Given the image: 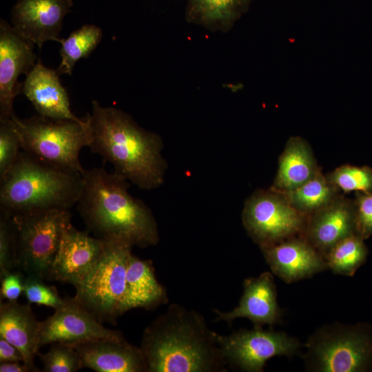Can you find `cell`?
Instances as JSON below:
<instances>
[{"mask_svg":"<svg viewBox=\"0 0 372 372\" xmlns=\"http://www.w3.org/2000/svg\"><path fill=\"white\" fill-rule=\"evenodd\" d=\"M25 276L22 271H11L3 276L1 279V300H17L23 293Z\"/></svg>","mask_w":372,"mask_h":372,"instance_id":"d6a6232c","label":"cell"},{"mask_svg":"<svg viewBox=\"0 0 372 372\" xmlns=\"http://www.w3.org/2000/svg\"><path fill=\"white\" fill-rule=\"evenodd\" d=\"M319 170L308 143L298 136L291 137L280 155L271 189L285 193L311 179Z\"/></svg>","mask_w":372,"mask_h":372,"instance_id":"7402d4cb","label":"cell"},{"mask_svg":"<svg viewBox=\"0 0 372 372\" xmlns=\"http://www.w3.org/2000/svg\"><path fill=\"white\" fill-rule=\"evenodd\" d=\"M22 92L41 116L79 122L85 118L76 116L71 111L68 94L56 70L45 67L40 61L26 74Z\"/></svg>","mask_w":372,"mask_h":372,"instance_id":"d6986e66","label":"cell"},{"mask_svg":"<svg viewBox=\"0 0 372 372\" xmlns=\"http://www.w3.org/2000/svg\"><path fill=\"white\" fill-rule=\"evenodd\" d=\"M260 249L273 273L287 283L328 269L323 256L302 235Z\"/></svg>","mask_w":372,"mask_h":372,"instance_id":"2e32d148","label":"cell"},{"mask_svg":"<svg viewBox=\"0 0 372 372\" xmlns=\"http://www.w3.org/2000/svg\"><path fill=\"white\" fill-rule=\"evenodd\" d=\"M34 44L21 37L13 27L1 19L0 22V122L14 115V101L22 92L18 82L35 65Z\"/></svg>","mask_w":372,"mask_h":372,"instance_id":"8fae6325","label":"cell"},{"mask_svg":"<svg viewBox=\"0 0 372 372\" xmlns=\"http://www.w3.org/2000/svg\"><path fill=\"white\" fill-rule=\"evenodd\" d=\"M87 116L88 147L110 162L114 172L141 189H153L163 183L167 165L158 134L140 127L123 111L102 106L97 101H92Z\"/></svg>","mask_w":372,"mask_h":372,"instance_id":"7a4b0ae2","label":"cell"},{"mask_svg":"<svg viewBox=\"0 0 372 372\" xmlns=\"http://www.w3.org/2000/svg\"><path fill=\"white\" fill-rule=\"evenodd\" d=\"M24 362L21 352L13 344L0 338V362Z\"/></svg>","mask_w":372,"mask_h":372,"instance_id":"836d02e7","label":"cell"},{"mask_svg":"<svg viewBox=\"0 0 372 372\" xmlns=\"http://www.w3.org/2000/svg\"><path fill=\"white\" fill-rule=\"evenodd\" d=\"M118 332L103 327L95 316L74 298H66L63 306L54 310L52 316L40 322L37 347L39 349L53 342L72 344L110 337Z\"/></svg>","mask_w":372,"mask_h":372,"instance_id":"7c38bea8","label":"cell"},{"mask_svg":"<svg viewBox=\"0 0 372 372\" xmlns=\"http://www.w3.org/2000/svg\"><path fill=\"white\" fill-rule=\"evenodd\" d=\"M83 184L81 174L43 161L23 150L0 179V210L10 216L77 204Z\"/></svg>","mask_w":372,"mask_h":372,"instance_id":"277c9868","label":"cell"},{"mask_svg":"<svg viewBox=\"0 0 372 372\" xmlns=\"http://www.w3.org/2000/svg\"><path fill=\"white\" fill-rule=\"evenodd\" d=\"M339 191L319 169L308 181L283 194L293 207L308 216L333 200Z\"/></svg>","mask_w":372,"mask_h":372,"instance_id":"cb8c5ba5","label":"cell"},{"mask_svg":"<svg viewBox=\"0 0 372 372\" xmlns=\"http://www.w3.org/2000/svg\"><path fill=\"white\" fill-rule=\"evenodd\" d=\"M21 151L20 138L12 118L0 122V179L12 167Z\"/></svg>","mask_w":372,"mask_h":372,"instance_id":"f546056e","label":"cell"},{"mask_svg":"<svg viewBox=\"0 0 372 372\" xmlns=\"http://www.w3.org/2000/svg\"><path fill=\"white\" fill-rule=\"evenodd\" d=\"M103 37L102 30L93 24H86L72 32L60 42L61 63L56 70L59 75H71L76 63L87 58Z\"/></svg>","mask_w":372,"mask_h":372,"instance_id":"d4e9b609","label":"cell"},{"mask_svg":"<svg viewBox=\"0 0 372 372\" xmlns=\"http://www.w3.org/2000/svg\"><path fill=\"white\" fill-rule=\"evenodd\" d=\"M43 363L42 372H76L83 368L81 358L70 344L53 342L45 353H37Z\"/></svg>","mask_w":372,"mask_h":372,"instance_id":"4316f807","label":"cell"},{"mask_svg":"<svg viewBox=\"0 0 372 372\" xmlns=\"http://www.w3.org/2000/svg\"><path fill=\"white\" fill-rule=\"evenodd\" d=\"M12 217L17 229V267L26 276L47 279L62 236L72 225L70 209H52Z\"/></svg>","mask_w":372,"mask_h":372,"instance_id":"ba28073f","label":"cell"},{"mask_svg":"<svg viewBox=\"0 0 372 372\" xmlns=\"http://www.w3.org/2000/svg\"><path fill=\"white\" fill-rule=\"evenodd\" d=\"M1 372H32L30 367L24 362H0Z\"/></svg>","mask_w":372,"mask_h":372,"instance_id":"e575fe53","label":"cell"},{"mask_svg":"<svg viewBox=\"0 0 372 372\" xmlns=\"http://www.w3.org/2000/svg\"><path fill=\"white\" fill-rule=\"evenodd\" d=\"M40 322L34 315L30 303L17 300L1 301L0 338L16 347L22 353L24 362L32 372L41 371L34 364Z\"/></svg>","mask_w":372,"mask_h":372,"instance_id":"ffe728a7","label":"cell"},{"mask_svg":"<svg viewBox=\"0 0 372 372\" xmlns=\"http://www.w3.org/2000/svg\"><path fill=\"white\" fill-rule=\"evenodd\" d=\"M106 242L102 256L74 285V297L101 323H114L123 313L126 273L132 247Z\"/></svg>","mask_w":372,"mask_h":372,"instance_id":"52a82bcc","label":"cell"},{"mask_svg":"<svg viewBox=\"0 0 372 372\" xmlns=\"http://www.w3.org/2000/svg\"><path fill=\"white\" fill-rule=\"evenodd\" d=\"M217 321L232 322L238 318H246L255 326L273 325L282 318L277 301L276 286L271 273L265 271L257 277L247 278L243 293L237 307L227 312L215 310Z\"/></svg>","mask_w":372,"mask_h":372,"instance_id":"ac0fdd59","label":"cell"},{"mask_svg":"<svg viewBox=\"0 0 372 372\" xmlns=\"http://www.w3.org/2000/svg\"><path fill=\"white\" fill-rule=\"evenodd\" d=\"M23 293L28 303L50 307L54 310L65 302V298H61L54 287L46 285L43 279L34 276L25 275Z\"/></svg>","mask_w":372,"mask_h":372,"instance_id":"4dcf8cb0","label":"cell"},{"mask_svg":"<svg viewBox=\"0 0 372 372\" xmlns=\"http://www.w3.org/2000/svg\"><path fill=\"white\" fill-rule=\"evenodd\" d=\"M167 302L165 288L158 282L150 260L130 255L123 313L136 308L154 309Z\"/></svg>","mask_w":372,"mask_h":372,"instance_id":"44dd1931","label":"cell"},{"mask_svg":"<svg viewBox=\"0 0 372 372\" xmlns=\"http://www.w3.org/2000/svg\"><path fill=\"white\" fill-rule=\"evenodd\" d=\"M307 219L283 193L271 188L248 198L242 213L247 234L260 248L302 235Z\"/></svg>","mask_w":372,"mask_h":372,"instance_id":"9c48e42d","label":"cell"},{"mask_svg":"<svg viewBox=\"0 0 372 372\" xmlns=\"http://www.w3.org/2000/svg\"><path fill=\"white\" fill-rule=\"evenodd\" d=\"M307 371L363 372L372 369V326L338 322L318 328L308 338Z\"/></svg>","mask_w":372,"mask_h":372,"instance_id":"8992f818","label":"cell"},{"mask_svg":"<svg viewBox=\"0 0 372 372\" xmlns=\"http://www.w3.org/2000/svg\"><path fill=\"white\" fill-rule=\"evenodd\" d=\"M17 236L12 217L0 210V278L17 267Z\"/></svg>","mask_w":372,"mask_h":372,"instance_id":"f1b7e54d","label":"cell"},{"mask_svg":"<svg viewBox=\"0 0 372 372\" xmlns=\"http://www.w3.org/2000/svg\"><path fill=\"white\" fill-rule=\"evenodd\" d=\"M72 4V0H19L12 10V26L39 49L48 41L60 43L63 20Z\"/></svg>","mask_w":372,"mask_h":372,"instance_id":"4fadbf2b","label":"cell"},{"mask_svg":"<svg viewBox=\"0 0 372 372\" xmlns=\"http://www.w3.org/2000/svg\"><path fill=\"white\" fill-rule=\"evenodd\" d=\"M147 372H213L227 363L217 333L198 312L173 303L143 331Z\"/></svg>","mask_w":372,"mask_h":372,"instance_id":"3957f363","label":"cell"},{"mask_svg":"<svg viewBox=\"0 0 372 372\" xmlns=\"http://www.w3.org/2000/svg\"><path fill=\"white\" fill-rule=\"evenodd\" d=\"M327 177L344 192H372V169L367 166L343 165L335 169Z\"/></svg>","mask_w":372,"mask_h":372,"instance_id":"83f0119b","label":"cell"},{"mask_svg":"<svg viewBox=\"0 0 372 372\" xmlns=\"http://www.w3.org/2000/svg\"><path fill=\"white\" fill-rule=\"evenodd\" d=\"M353 201L357 234L366 239L372 236V193L356 192Z\"/></svg>","mask_w":372,"mask_h":372,"instance_id":"1f68e13d","label":"cell"},{"mask_svg":"<svg viewBox=\"0 0 372 372\" xmlns=\"http://www.w3.org/2000/svg\"><path fill=\"white\" fill-rule=\"evenodd\" d=\"M78 211L95 237L132 247L146 248L159 241L151 209L128 192L129 181L103 168L84 169Z\"/></svg>","mask_w":372,"mask_h":372,"instance_id":"6da1fadb","label":"cell"},{"mask_svg":"<svg viewBox=\"0 0 372 372\" xmlns=\"http://www.w3.org/2000/svg\"><path fill=\"white\" fill-rule=\"evenodd\" d=\"M70 345L79 353L83 368L96 372H147L141 347L128 342L120 331L110 337Z\"/></svg>","mask_w":372,"mask_h":372,"instance_id":"9a60e30c","label":"cell"},{"mask_svg":"<svg viewBox=\"0 0 372 372\" xmlns=\"http://www.w3.org/2000/svg\"><path fill=\"white\" fill-rule=\"evenodd\" d=\"M252 0H188L186 18L215 30L229 29L247 11Z\"/></svg>","mask_w":372,"mask_h":372,"instance_id":"603a6c76","label":"cell"},{"mask_svg":"<svg viewBox=\"0 0 372 372\" xmlns=\"http://www.w3.org/2000/svg\"><path fill=\"white\" fill-rule=\"evenodd\" d=\"M357 234L354 201L338 196L307 216L302 236L324 258L342 240Z\"/></svg>","mask_w":372,"mask_h":372,"instance_id":"e0dca14e","label":"cell"},{"mask_svg":"<svg viewBox=\"0 0 372 372\" xmlns=\"http://www.w3.org/2000/svg\"><path fill=\"white\" fill-rule=\"evenodd\" d=\"M106 242L70 225L64 231L48 280L76 285L95 265Z\"/></svg>","mask_w":372,"mask_h":372,"instance_id":"5bb4252c","label":"cell"},{"mask_svg":"<svg viewBox=\"0 0 372 372\" xmlns=\"http://www.w3.org/2000/svg\"><path fill=\"white\" fill-rule=\"evenodd\" d=\"M217 342L227 362L247 372L263 371L266 362L278 355L291 358L300 342L283 331L242 329L228 335L217 333Z\"/></svg>","mask_w":372,"mask_h":372,"instance_id":"30bf717a","label":"cell"},{"mask_svg":"<svg viewBox=\"0 0 372 372\" xmlns=\"http://www.w3.org/2000/svg\"><path fill=\"white\" fill-rule=\"evenodd\" d=\"M21 150L55 166L83 174L80 152L90 143L87 114L83 121L56 119L37 114L20 119L12 117Z\"/></svg>","mask_w":372,"mask_h":372,"instance_id":"5b68a950","label":"cell"},{"mask_svg":"<svg viewBox=\"0 0 372 372\" xmlns=\"http://www.w3.org/2000/svg\"><path fill=\"white\" fill-rule=\"evenodd\" d=\"M364 240L353 234L335 245L324 256L328 269L335 274L353 276L368 255Z\"/></svg>","mask_w":372,"mask_h":372,"instance_id":"484cf974","label":"cell"}]
</instances>
